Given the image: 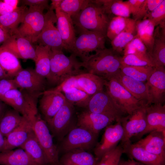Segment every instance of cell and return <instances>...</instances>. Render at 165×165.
<instances>
[{"instance_id":"obj_38","label":"cell","mask_w":165,"mask_h":165,"mask_svg":"<svg viewBox=\"0 0 165 165\" xmlns=\"http://www.w3.org/2000/svg\"><path fill=\"white\" fill-rule=\"evenodd\" d=\"M154 68L149 66H131L122 64L120 70L125 75L144 82L148 79Z\"/></svg>"},{"instance_id":"obj_29","label":"cell","mask_w":165,"mask_h":165,"mask_svg":"<svg viewBox=\"0 0 165 165\" xmlns=\"http://www.w3.org/2000/svg\"><path fill=\"white\" fill-rule=\"evenodd\" d=\"M28 8L25 5L17 7L13 11L0 16V27L11 35L22 22Z\"/></svg>"},{"instance_id":"obj_43","label":"cell","mask_w":165,"mask_h":165,"mask_svg":"<svg viewBox=\"0 0 165 165\" xmlns=\"http://www.w3.org/2000/svg\"><path fill=\"white\" fill-rule=\"evenodd\" d=\"M124 152L123 147L121 145L117 146L104 154L97 165H119L121 157Z\"/></svg>"},{"instance_id":"obj_49","label":"cell","mask_w":165,"mask_h":165,"mask_svg":"<svg viewBox=\"0 0 165 165\" xmlns=\"http://www.w3.org/2000/svg\"><path fill=\"white\" fill-rule=\"evenodd\" d=\"M23 5L49 10V1L47 0H23L21 1Z\"/></svg>"},{"instance_id":"obj_12","label":"cell","mask_w":165,"mask_h":165,"mask_svg":"<svg viewBox=\"0 0 165 165\" xmlns=\"http://www.w3.org/2000/svg\"><path fill=\"white\" fill-rule=\"evenodd\" d=\"M45 18L44 27L35 42L48 46L51 49H64L60 34L54 25L57 21L55 13L53 10H48L45 14Z\"/></svg>"},{"instance_id":"obj_51","label":"cell","mask_w":165,"mask_h":165,"mask_svg":"<svg viewBox=\"0 0 165 165\" xmlns=\"http://www.w3.org/2000/svg\"><path fill=\"white\" fill-rule=\"evenodd\" d=\"M14 9L2 0H0V16L11 12Z\"/></svg>"},{"instance_id":"obj_55","label":"cell","mask_w":165,"mask_h":165,"mask_svg":"<svg viewBox=\"0 0 165 165\" xmlns=\"http://www.w3.org/2000/svg\"><path fill=\"white\" fill-rule=\"evenodd\" d=\"M5 143V138L0 132V152L4 151Z\"/></svg>"},{"instance_id":"obj_9","label":"cell","mask_w":165,"mask_h":165,"mask_svg":"<svg viewBox=\"0 0 165 165\" xmlns=\"http://www.w3.org/2000/svg\"><path fill=\"white\" fill-rule=\"evenodd\" d=\"M44 10L42 8L29 7L20 26L13 34H18L32 43L35 42L44 25Z\"/></svg>"},{"instance_id":"obj_33","label":"cell","mask_w":165,"mask_h":165,"mask_svg":"<svg viewBox=\"0 0 165 165\" xmlns=\"http://www.w3.org/2000/svg\"><path fill=\"white\" fill-rule=\"evenodd\" d=\"M95 1L101 6L105 13L111 18L112 15L115 16L128 18L131 14L127 1L96 0Z\"/></svg>"},{"instance_id":"obj_39","label":"cell","mask_w":165,"mask_h":165,"mask_svg":"<svg viewBox=\"0 0 165 165\" xmlns=\"http://www.w3.org/2000/svg\"><path fill=\"white\" fill-rule=\"evenodd\" d=\"M134 20V19L119 16L112 17L107 28L106 37L111 41L125 29Z\"/></svg>"},{"instance_id":"obj_17","label":"cell","mask_w":165,"mask_h":165,"mask_svg":"<svg viewBox=\"0 0 165 165\" xmlns=\"http://www.w3.org/2000/svg\"><path fill=\"white\" fill-rule=\"evenodd\" d=\"M39 100V108L47 123L55 116L65 103L62 93L53 89L44 91Z\"/></svg>"},{"instance_id":"obj_50","label":"cell","mask_w":165,"mask_h":165,"mask_svg":"<svg viewBox=\"0 0 165 165\" xmlns=\"http://www.w3.org/2000/svg\"><path fill=\"white\" fill-rule=\"evenodd\" d=\"M145 0H129L127 1L131 13L134 17L139 11Z\"/></svg>"},{"instance_id":"obj_53","label":"cell","mask_w":165,"mask_h":165,"mask_svg":"<svg viewBox=\"0 0 165 165\" xmlns=\"http://www.w3.org/2000/svg\"><path fill=\"white\" fill-rule=\"evenodd\" d=\"M62 0H52L49 10H53L59 8Z\"/></svg>"},{"instance_id":"obj_14","label":"cell","mask_w":165,"mask_h":165,"mask_svg":"<svg viewBox=\"0 0 165 165\" xmlns=\"http://www.w3.org/2000/svg\"><path fill=\"white\" fill-rule=\"evenodd\" d=\"M18 88L32 93L42 94L45 78L31 68H22L13 78Z\"/></svg>"},{"instance_id":"obj_54","label":"cell","mask_w":165,"mask_h":165,"mask_svg":"<svg viewBox=\"0 0 165 165\" xmlns=\"http://www.w3.org/2000/svg\"><path fill=\"white\" fill-rule=\"evenodd\" d=\"M2 1L14 9L17 7L18 4L20 2V1L18 0H3Z\"/></svg>"},{"instance_id":"obj_58","label":"cell","mask_w":165,"mask_h":165,"mask_svg":"<svg viewBox=\"0 0 165 165\" xmlns=\"http://www.w3.org/2000/svg\"><path fill=\"white\" fill-rule=\"evenodd\" d=\"M6 110L5 107L2 101L0 100V119Z\"/></svg>"},{"instance_id":"obj_32","label":"cell","mask_w":165,"mask_h":165,"mask_svg":"<svg viewBox=\"0 0 165 165\" xmlns=\"http://www.w3.org/2000/svg\"><path fill=\"white\" fill-rule=\"evenodd\" d=\"M51 50V48L47 46L38 45L35 47L34 69L38 74L47 80L50 72Z\"/></svg>"},{"instance_id":"obj_37","label":"cell","mask_w":165,"mask_h":165,"mask_svg":"<svg viewBox=\"0 0 165 165\" xmlns=\"http://www.w3.org/2000/svg\"><path fill=\"white\" fill-rule=\"evenodd\" d=\"M23 117L13 109L6 110L0 119V132L6 137L20 125Z\"/></svg>"},{"instance_id":"obj_40","label":"cell","mask_w":165,"mask_h":165,"mask_svg":"<svg viewBox=\"0 0 165 165\" xmlns=\"http://www.w3.org/2000/svg\"><path fill=\"white\" fill-rule=\"evenodd\" d=\"M66 100L74 106L87 108L91 96L82 90L73 88L64 93Z\"/></svg>"},{"instance_id":"obj_3","label":"cell","mask_w":165,"mask_h":165,"mask_svg":"<svg viewBox=\"0 0 165 165\" xmlns=\"http://www.w3.org/2000/svg\"><path fill=\"white\" fill-rule=\"evenodd\" d=\"M42 94L31 93L24 90L15 89L7 92L1 101L32 121L38 114V100Z\"/></svg>"},{"instance_id":"obj_31","label":"cell","mask_w":165,"mask_h":165,"mask_svg":"<svg viewBox=\"0 0 165 165\" xmlns=\"http://www.w3.org/2000/svg\"><path fill=\"white\" fill-rule=\"evenodd\" d=\"M20 148L23 149L38 165H49L33 130L27 140Z\"/></svg>"},{"instance_id":"obj_44","label":"cell","mask_w":165,"mask_h":165,"mask_svg":"<svg viewBox=\"0 0 165 165\" xmlns=\"http://www.w3.org/2000/svg\"><path fill=\"white\" fill-rule=\"evenodd\" d=\"M123 55L134 54L149 56L146 46L138 36L127 45L123 50Z\"/></svg>"},{"instance_id":"obj_20","label":"cell","mask_w":165,"mask_h":165,"mask_svg":"<svg viewBox=\"0 0 165 165\" xmlns=\"http://www.w3.org/2000/svg\"><path fill=\"white\" fill-rule=\"evenodd\" d=\"M147 81L150 105L152 103L162 104L165 93L164 67H154Z\"/></svg>"},{"instance_id":"obj_41","label":"cell","mask_w":165,"mask_h":165,"mask_svg":"<svg viewBox=\"0 0 165 165\" xmlns=\"http://www.w3.org/2000/svg\"><path fill=\"white\" fill-rule=\"evenodd\" d=\"M90 2L88 0H62L59 8L72 18L83 9Z\"/></svg>"},{"instance_id":"obj_26","label":"cell","mask_w":165,"mask_h":165,"mask_svg":"<svg viewBox=\"0 0 165 165\" xmlns=\"http://www.w3.org/2000/svg\"><path fill=\"white\" fill-rule=\"evenodd\" d=\"M75 77L80 89L91 96L103 90L106 80L100 76L85 72Z\"/></svg>"},{"instance_id":"obj_59","label":"cell","mask_w":165,"mask_h":165,"mask_svg":"<svg viewBox=\"0 0 165 165\" xmlns=\"http://www.w3.org/2000/svg\"><path fill=\"white\" fill-rule=\"evenodd\" d=\"M119 165H122L120 163H120H119Z\"/></svg>"},{"instance_id":"obj_47","label":"cell","mask_w":165,"mask_h":165,"mask_svg":"<svg viewBox=\"0 0 165 165\" xmlns=\"http://www.w3.org/2000/svg\"><path fill=\"white\" fill-rule=\"evenodd\" d=\"M75 76H72L66 79L53 90L64 93L73 88L80 89L77 83Z\"/></svg>"},{"instance_id":"obj_6","label":"cell","mask_w":165,"mask_h":165,"mask_svg":"<svg viewBox=\"0 0 165 165\" xmlns=\"http://www.w3.org/2000/svg\"><path fill=\"white\" fill-rule=\"evenodd\" d=\"M98 135L82 127L76 126L61 141L59 151L65 153L75 149L90 150L97 144Z\"/></svg>"},{"instance_id":"obj_57","label":"cell","mask_w":165,"mask_h":165,"mask_svg":"<svg viewBox=\"0 0 165 165\" xmlns=\"http://www.w3.org/2000/svg\"><path fill=\"white\" fill-rule=\"evenodd\" d=\"M120 163L122 165H141L133 160H129L123 162H120Z\"/></svg>"},{"instance_id":"obj_45","label":"cell","mask_w":165,"mask_h":165,"mask_svg":"<svg viewBox=\"0 0 165 165\" xmlns=\"http://www.w3.org/2000/svg\"><path fill=\"white\" fill-rule=\"evenodd\" d=\"M155 27L165 23V0L146 16Z\"/></svg>"},{"instance_id":"obj_34","label":"cell","mask_w":165,"mask_h":165,"mask_svg":"<svg viewBox=\"0 0 165 165\" xmlns=\"http://www.w3.org/2000/svg\"><path fill=\"white\" fill-rule=\"evenodd\" d=\"M155 27L153 23L148 19L136 21L138 37L146 46L149 57L152 54L154 44Z\"/></svg>"},{"instance_id":"obj_2","label":"cell","mask_w":165,"mask_h":165,"mask_svg":"<svg viewBox=\"0 0 165 165\" xmlns=\"http://www.w3.org/2000/svg\"><path fill=\"white\" fill-rule=\"evenodd\" d=\"M72 18L75 26L100 32L106 37L107 28L111 18L100 5L95 0H90L83 9Z\"/></svg>"},{"instance_id":"obj_7","label":"cell","mask_w":165,"mask_h":165,"mask_svg":"<svg viewBox=\"0 0 165 165\" xmlns=\"http://www.w3.org/2000/svg\"><path fill=\"white\" fill-rule=\"evenodd\" d=\"M36 138L43 149L49 165H59L58 148L54 144L53 137L46 121L38 114L32 122Z\"/></svg>"},{"instance_id":"obj_48","label":"cell","mask_w":165,"mask_h":165,"mask_svg":"<svg viewBox=\"0 0 165 165\" xmlns=\"http://www.w3.org/2000/svg\"><path fill=\"white\" fill-rule=\"evenodd\" d=\"M18 88L13 79H0V100L10 90Z\"/></svg>"},{"instance_id":"obj_27","label":"cell","mask_w":165,"mask_h":165,"mask_svg":"<svg viewBox=\"0 0 165 165\" xmlns=\"http://www.w3.org/2000/svg\"><path fill=\"white\" fill-rule=\"evenodd\" d=\"M97 159L92 154L82 149L65 153L59 160V165H97Z\"/></svg>"},{"instance_id":"obj_24","label":"cell","mask_w":165,"mask_h":165,"mask_svg":"<svg viewBox=\"0 0 165 165\" xmlns=\"http://www.w3.org/2000/svg\"><path fill=\"white\" fill-rule=\"evenodd\" d=\"M165 133L153 131L135 143L148 152L165 159Z\"/></svg>"},{"instance_id":"obj_35","label":"cell","mask_w":165,"mask_h":165,"mask_svg":"<svg viewBox=\"0 0 165 165\" xmlns=\"http://www.w3.org/2000/svg\"><path fill=\"white\" fill-rule=\"evenodd\" d=\"M137 36L136 21L134 20L125 29L111 41L112 49L118 54H122L127 45Z\"/></svg>"},{"instance_id":"obj_42","label":"cell","mask_w":165,"mask_h":165,"mask_svg":"<svg viewBox=\"0 0 165 165\" xmlns=\"http://www.w3.org/2000/svg\"><path fill=\"white\" fill-rule=\"evenodd\" d=\"M122 64L135 66H155L149 56H143L134 54H129L122 57Z\"/></svg>"},{"instance_id":"obj_21","label":"cell","mask_w":165,"mask_h":165,"mask_svg":"<svg viewBox=\"0 0 165 165\" xmlns=\"http://www.w3.org/2000/svg\"><path fill=\"white\" fill-rule=\"evenodd\" d=\"M57 28L61 35L64 48L71 52L76 38L75 26L70 16L59 8L55 10Z\"/></svg>"},{"instance_id":"obj_30","label":"cell","mask_w":165,"mask_h":165,"mask_svg":"<svg viewBox=\"0 0 165 165\" xmlns=\"http://www.w3.org/2000/svg\"><path fill=\"white\" fill-rule=\"evenodd\" d=\"M0 165H38L23 149L0 152Z\"/></svg>"},{"instance_id":"obj_16","label":"cell","mask_w":165,"mask_h":165,"mask_svg":"<svg viewBox=\"0 0 165 165\" xmlns=\"http://www.w3.org/2000/svg\"><path fill=\"white\" fill-rule=\"evenodd\" d=\"M0 46L7 49L18 59L35 60V48L29 40L18 34L11 35Z\"/></svg>"},{"instance_id":"obj_4","label":"cell","mask_w":165,"mask_h":165,"mask_svg":"<svg viewBox=\"0 0 165 165\" xmlns=\"http://www.w3.org/2000/svg\"><path fill=\"white\" fill-rule=\"evenodd\" d=\"M75 27L79 35L76 37L70 52L76 57L80 58L82 61L90 55V53L105 48L106 37L103 34L78 27Z\"/></svg>"},{"instance_id":"obj_28","label":"cell","mask_w":165,"mask_h":165,"mask_svg":"<svg viewBox=\"0 0 165 165\" xmlns=\"http://www.w3.org/2000/svg\"><path fill=\"white\" fill-rule=\"evenodd\" d=\"M160 27L161 30L158 27L154 30V44L150 56L155 67L165 65V26Z\"/></svg>"},{"instance_id":"obj_5","label":"cell","mask_w":165,"mask_h":165,"mask_svg":"<svg viewBox=\"0 0 165 165\" xmlns=\"http://www.w3.org/2000/svg\"><path fill=\"white\" fill-rule=\"evenodd\" d=\"M105 86L106 92L125 114L131 115L141 107L146 105L135 98L114 78L106 80Z\"/></svg>"},{"instance_id":"obj_46","label":"cell","mask_w":165,"mask_h":165,"mask_svg":"<svg viewBox=\"0 0 165 165\" xmlns=\"http://www.w3.org/2000/svg\"><path fill=\"white\" fill-rule=\"evenodd\" d=\"M163 0H145L139 11L134 17L136 21L140 20L153 11L162 2Z\"/></svg>"},{"instance_id":"obj_56","label":"cell","mask_w":165,"mask_h":165,"mask_svg":"<svg viewBox=\"0 0 165 165\" xmlns=\"http://www.w3.org/2000/svg\"><path fill=\"white\" fill-rule=\"evenodd\" d=\"M10 79L7 75L0 65V79Z\"/></svg>"},{"instance_id":"obj_18","label":"cell","mask_w":165,"mask_h":165,"mask_svg":"<svg viewBox=\"0 0 165 165\" xmlns=\"http://www.w3.org/2000/svg\"><path fill=\"white\" fill-rule=\"evenodd\" d=\"M115 121L116 119L113 117L86 110L77 116V126L98 135L101 130Z\"/></svg>"},{"instance_id":"obj_52","label":"cell","mask_w":165,"mask_h":165,"mask_svg":"<svg viewBox=\"0 0 165 165\" xmlns=\"http://www.w3.org/2000/svg\"><path fill=\"white\" fill-rule=\"evenodd\" d=\"M11 36V35L0 27V44H2Z\"/></svg>"},{"instance_id":"obj_13","label":"cell","mask_w":165,"mask_h":165,"mask_svg":"<svg viewBox=\"0 0 165 165\" xmlns=\"http://www.w3.org/2000/svg\"><path fill=\"white\" fill-rule=\"evenodd\" d=\"M116 122L106 127L101 141L96 145L94 152L97 160L116 148L121 141L124 134L123 127L121 121Z\"/></svg>"},{"instance_id":"obj_1","label":"cell","mask_w":165,"mask_h":165,"mask_svg":"<svg viewBox=\"0 0 165 165\" xmlns=\"http://www.w3.org/2000/svg\"><path fill=\"white\" fill-rule=\"evenodd\" d=\"M62 49H51L50 53V72L49 83L58 86L68 78L84 72L81 69L80 62L73 54L67 57Z\"/></svg>"},{"instance_id":"obj_10","label":"cell","mask_w":165,"mask_h":165,"mask_svg":"<svg viewBox=\"0 0 165 165\" xmlns=\"http://www.w3.org/2000/svg\"><path fill=\"white\" fill-rule=\"evenodd\" d=\"M94 113L106 115L115 118L116 122L122 121L125 113L106 92H99L91 97L86 108Z\"/></svg>"},{"instance_id":"obj_8","label":"cell","mask_w":165,"mask_h":165,"mask_svg":"<svg viewBox=\"0 0 165 165\" xmlns=\"http://www.w3.org/2000/svg\"><path fill=\"white\" fill-rule=\"evenodd\" d=\"M75 109L74 106L66 100L53 117L46 123L53 137L59 141L76 126L74 118Z\"/></svg>"},{"instance_id":"obj_11","label":"cell","mask_w":165,"mask_h":165,"mask_svg":"<svg viewBox=\"0 0 165 165\" xmlns=\"http://www.w3.org/2000/svg\"><path fill=\"white\" fill-rule=\"evenodd\" d=\"M119 54L112 48H105L90 55L85 61L80 62V66L84 68L87 72L103 78L112 61Z\"/></svg>"},{"instance_id":"obj_22","label":"cell","mask_w":165,"mask_h":165,"mask_svg":"<svg viewBox=\"0 0 165 165\" xmlns=\"http://www.w3.org/2000/svg\"><path fill=\"white\" fill-rule=\"evenodd\" d=\"M112 78L117 81L138 100L144 103L147 105H150L149 97L146 83L125 75L120 70Z\"/></svg>"},{"instance_id":"obj_36","label":"cell","mask_w":165,"mask_h":165,"mask_svg":"<svg viewBox=\"0 0 165 165\" xmlns=\"http://www.w3.org/2000/svg\"><path fill=\"white\" fill-rule=\"evenodd\" d=\"M0 65L10 79L22 68L18 60L6 49L0 46Z\"/></svg>"},{"instance_id":"obj_19","label":"cell","mask_w":165,"mask_h":165,"mask_svg":"<svg viewBox=\"0 0 165 165\" xmlns=\"http://www.w3.org/2000/svg\"><path fill=\"white\" fill-rule=\"evenodd\" d=\"M147 125L144 130L136 137L141 138L153 131L165 133V106L161 104L146 105L145 107Z\"/></svg>"},{"instance_id":"obj_23","label":"cell","mask_w":165,"mask_h":165,"mask_svg":"<svg viewBox=\"0 0 165 165\" xmlns=\"http://www.w3.org/2000/svg\"><path fill=\"white\" fill-rule=\"evenodd\" d=\"M33 130L32 122L23 116L20 125L6 137L3 151L20 147L27 140Z\"/></svg>"},{"instance_id":"obj_25","label":"cell","mask_w":165,"mask_h":165,"mask_svg":"<svg viewBox=\"0 0 165 165\" xmlns=\"http://www.w3.org/2000/svg\"><path fill=\"white\" fill-rule=\"evenodd\" d=\"M124 152L145 165H164L165 159L152 154L138 145L130 142L123 144Z\"/></svg>"},{"instance_id":"obj_15","label":"cell","mask_w":165,"mask_h":165,"mask_svg":"<svg viewBox=\"0 0 165 165\" xmlns=\"http://www.w3.org/2000/svg\"><path fill=\"white\" fill-rule=\"evenodd\" d=\"M144 105L139 108L127 118H124L122 121L124 134L121 141L122 144L130 142L131 138L143 132L146 125L145 107Z\"/></svg>"}]
</instances>
